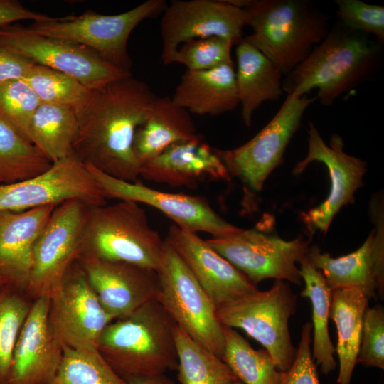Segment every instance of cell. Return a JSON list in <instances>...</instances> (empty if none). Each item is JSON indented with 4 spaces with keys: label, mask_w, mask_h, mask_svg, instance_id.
I'll list each match as a JSON object with an SVG mask.
<instances>
[{
    "label": "cell",
    "mask_w": 384,
    "mask_h": 384,
    "mask_svg": "<svg viewBox=\"0 0 384 384\" xmlns=\"http://www.w3.org/2000/svg\"><path fill=\"white\" fill-rule=\"evenodd\" d=\"M156 96L132 75L91 90L76 114L73 155L112 177L137 181L140 164L133 149L135 132L148 117Z\"/></svg>",
    "instance_id": "1"
},
{
    "label": "cell",
    "mask_w": 384,
    "mask_h": 384,
    "mask_svg": "<svg viewBox=\"0 0 384 384\" xmlns=\"http://www.w3.org/2000/svg\"><path fill=\"white\" fill-rule=\"evenodd\" d=\"M338 22L309 56L282 81L287 95H306L331 106L343 94L374 77L381 65L382 43Z\"/></svg>",
    "instance_id": "2"
},
{
    "label": "cell",
    "mask_w": 384,
    "mask_h": 384,
    "mask_svg": "<svg viewBox=\"0 0 384 384\" xmlns=\"http://www.w3.org/2000/svg\"><path fill=\"white\" fill-rule=\"evenodd\" d=\"M175 323L153 299L129 315L110 322L97 350L123 378L154 376L177 369Z\"/></svg>",
    "instance_id": "3"
},
{
    "label": "cell",
    "mask_w": 384,
    "mask_h": 384,
    "mask_svg": "<svg viewBox=\"0 0 384 384\" xmlns=\"http://www.w3.org/2000/svg\"><path fill=\"white\" fill-rule=\"evenodd\" d=\"M252 33L243 40L289 75L329 31L328 18L309 0H252Z\"/></svg>",
    "instance_id": "4"
},
{
    "label": "cell",
    "mask_w": 384,
    "mask_h": 384,
    "mask_svg": "<svg viewBox=\"0 0 384 384\" xmlns=\"http://www.w3.org/2000/svg\"><path fill=\"white\" fill-rule=\"evenodd\" d=\"M164 244L139 203L121 201L88 206L78 258L124 262L157 270Z\"/></svg>",
    "instance_id": "5"
},
{
    "label": "cell",
    "mask_w": 384,
    "mask_h": 384,
    "mask_svg": "<svg viewBox=\"0 0 384 384\" xmlns=\"http://www.w3.org/2000/svg\"><path fill=\"white\" fill-rule=\"evenodd\" d=\"M297 295L289 282L275 280L270 289L257 291L217 308L223 326L238 328L258 341L270 354L279 370L292 364L296 352L292 342L289 320L297 309Z\"/></svg>",
    "instance_id": "6"
},
{
    "label": "cell",
    "mask_w": 384,
    "mask_h": 384,
    "mask_svg": "<svg viewBox=\"0 0 384 384\" xmlns=\"http://www.w3.org/2000/svg\"><path fill=\"white\" fill-rule=\"evenodd\" d=\"M156 271L159 287L156 300L176 326L221 358L225 337L223 325L217 317V308L182 258L166 240Z\"/></svg>",
    "instance_id": "7"
},
{
    "label": "cell",
    "mask_w": 384,
    "mask_h": 384,
    "mask_svg": "<svg viewBox=\"0 0 384 384\" xmlns=\"http://www.w3.org/2000/svg\"><path fill=\"white\" fill-rule=\"evenodd\" d=\"M166 6L164 0H147L119 14L103 15L87 11L78 16L33 22L28 28L39 35L83 46L117 67L129 71L132 63L127 41L131 33L144 20L162 14Z\"/></svg>",
    "instance_id": "8"
},
{
    "label": "cell",
    "mask_w": 384,
    "mask_h": 384,
    "mask_svg": "<svg viewBox=\"0 0 384 384\" xmlns=\"http://www.w3.org/2000/svg\"><path fill=\"white\" fill-rule=\"evenodd\" d=\"M206 242L256 286L266 279L302 284L297 263L306 256L310 248V240L302 235L284 240L256 228H239Z\"/></svg>",
    "instance_id": "9"
},
{
    "label": "cell",
    "mask_w": 384,
    "mask_h": 384,
    "mask_svg": "<svg viewBox=\"0 0 384 384\" xmlns=\"http://www.w3.org/2000/svg\"><path fill=\"white\" fill-rule=\"evenodd\" d=\"M316 100V96L287 95L276 114L247 143L233 149L215 148L231 178L261 191L270 174L284 161L286 148L306 109Z\"/></svg>",
    "instance_id": "10"
},
{
    "label": "cell",
    "mask_w": 384,
    "mask_h": 384,
    "mask_svg": "<svg viewBox=\"0 0 384 384\" xmlns=\"http://www.w3.org/2000/svg\"><path fill=\"white\" fill-rule=\"evenodd\" d=\"M88 206L80 200L71 199L55 208L33 246L25 292L28 297L33 300L50 298L59 289L68 269L77 260Z\"/></svg>",
    "instance_id": "11"
},
{
    "label": "cell",
    "mask_w": 384,
    "mask_h": 384,
    "mask_svg": "<svg viewBox=\"0 0 384 384\" xmlns=\"http://www.w3.org/2000/svg\"><path fill=\"white\" fill-rule=\"evenodd\" d=\"M0 46L65 73L90 90L132 75L83 46L39 35L28 27L11 24L0 28Z\"/></svg>",
    "instance_id": "12"
},
{
    "label": "cell",
    "mask_w": 384,
    "mask_h": 384,
    "mask_svg": "<svg viewBox=\"0 0 384 384\" xmlns=\"http://www.w3.org/2000/svg\"><path fill=\"white\" fill-rule=\"evenodd\" d=\"M250 23L247 9L225 0H173L161 20V60L164 65L171 64L178 47L191 39L218 36L238 45Z\"/></svg>",
    "instance_id": "13"
},
{
    "label": "cell",
    "mask_w": 384,
    "mask_h": 384,
    "mask_svg": "<svg viewBox=\"0 0 384 384\" xmlns=\"http://www.w3.org/2000/svg\"><path fill=\"white\" fill-rule=\"evenodd\" d=\"M112 321L75 260L50 297L48 321L53 335L63 347L97 349L102 331Z\"/></svg>",
    "instance_id": "14"
},
{
    "label": "cell",
    "mask_w": 384,
    "mask_h": 384,
    "mask_svg": "<svg viewBox=\"0 0 384 384\" xmlns=\"http://www.w3.org/2000/svg\"><path fill=\"white\" fill-rule=\"evenodd\" d=\"M71 199L89 206L107 204V198L86 166L73 155L53 163L38 176L0 183V211L21 212Z\"/></svg>",
    "instance_id": "15"
},
{
    "label": "cell",
    "mask_w": 384,
    "mask_h": 384,
    "mask_svg": "<svg viewBox=\"0 0 384 384\" xmlns=\"http://www.w3.org/2000/svg\"><path fill=\"white\" fill-rule=\"evenodd\" d=\"M308 152L293 169L299 175L313 161L323 163L331 178V188L326 199L317 207L302 213V220L309 231L326 233L334 216L344 206L354 202L356 191L363 186L367 171L366 162L343 151L344 143L337 134L325 143L313 122L308 129Z\"/></svg>",
    "instance_id": "16"
},
{
    "label": "cell",
    "mask_w": 384,
    "mask_h": 384,
    "mask_svg": "<svg viewBox=\"0 0 384 384\" xmlns=\"http://www.w3.org/2000/svg\"><path fill=\"white\" fill-rule=\"evenodd\" d=\"M85 166L107 199L149 205L161 210L178 228L196 233L205 232L218 237L239 229L220 217L203 196L156 190L138 181H125Z\"/></svg>",
    "instance_id": "17"
},
{
    "label": "cell",
    "mask_w": 384,
    "mask_h": 384,
    "mask_svg": "<svg viewBox=\"0 0 384 384\" xmlns=\"http://www.w3.org/2000/svg\"><path fill=\"white\" fill-rule=\"evenodd\" d=\"M381 205V204H380ZM371 201L373 230L356 251L338 257L321 252L317 245L310 247L306 258L324 277L331 290L363 289L371 299L384 296V230L383 207Z\"/></svg>",
    "instance_id": "18"
},
{
    "label": "cell",
    "mask_w": 384,
    "mask_h": 384,
    "mask_svg": "<svg viewBox=\"0 0 384 384\" xmlns=\"http://www.w3.org/2000/svg\"><path fill=\"white\" fill-rule=\"evenodd\" d=\"M99 301L112 319L129 315L156 299L159 276L155 270L94 257L77 259Z\"/></svg>",
    "instance_id": "19"
},
{
    "label": "cell",
    "mask_w": 384,
    "mask_h": 384,
    "mask_svg": "<svg viewBox=\"0 0 384 384\" xmlns=\"http://www.w3.org/2000/svg\"><path fill=\"white\" fill-rule=\"evenodd\" d=\"M165 240L182 258L216 308L258 289L196 233L174 224Z\"/></svg>",
    "instance_id": "20"
},
{
    "label": "cell",
    "mask_w": 384,
    "mask_h": 384,
    "mask_svg": "<svg viewBox=\"0 0 384 384\" xmlns=\"http://www.w3.org/2000/svg\"><path fill=\"white\" fill-rule=\"evenodd\" d=\"M50 298L31 304L14 348L6 384H50L60 366L63 347L48 321Z\"/></svg>",
    "instance_id": "21"
},
{
    "label": "cell",
    "mask_w": 384,
    "mask_h": 384,
    "mask_svg": "<svg viewBox=\"0 0 384 384\" xmlns=\"http://www.w3.org/2000/svg\"><path fill=\"white\" fill-rule=\"evenodd\" d=\"M139 176L172 187L197 188L206 181H229L231 176L202 135L174 144L143 164Z\"/></svg>",
    "instance_id": "22"
},
{
    "label": "cell",
    "mask_w": 384,
    "mask_h": 384,
    "mask_svg": "<svg viewBox=\"0 0 384 384\" xmlns=\"http://www.w3.org/2000/svg\"><path fill=\"white\" fill-rule=\"evenodd\" d=\"M57 206L0 211V275L8 285L25 293L34 244Z\"/></svg>",
    "instance_id": "23"
},
{
    "label": "cell",
    "mask_w": 384,
    "mask_h": 384,
    "mask_svg": "<svg viewBox=\"0 0 384 384\" xmlns=\"http://www.w3.org/2000/svg\"><path fill=\"white\" fill-rule=\"evenodd\" d=\"M171 100L198 115L218 116L233 110L240 104L233 61L210 70H186Z\"/></svg>",
    "instance_id": "24"
},
{
    "label": "cell",
    "mask_w": 384,
    "mask_h": 384,
    "mask_svg": "<svg viewBox=\"0 0 384 384\" xmlns=\"http://www.w3.org/2000/svg\"><path fill=\"white\" fill-rule=\"evenodd\" d=\"M235 82L244 124L250 127L254 112L265 101L282 95V73L262 53L243 39L236 47Z\"/></svg>",
    "instance_id": "25"
},
{
    "label": "cell",
    "mask_w": 384,
    "mask_h": 384,
    "mask_svg": "<svg viewBox=\"0 0 384 384\" xmlns=\"http://www.w3.org/2000/svg\"><path fill=\"white\" fill-rule=\"evenodd\" d=\"M196 126L185 109L171 97H156L153 107L134 135L133 149L141 166L170 146L198 137Z\"/></svg>",
    "instance_id": "26"
},
{
    "label": "cell",
    "mask_w": 384,
    "mask_h": 384,
    "mask_svg": "<svg viewBox=\"0 0 384 384\" xmlns=\"http://www.w3.org/2000/svg\"><path fill=\"white\" fill-rule=\"evenodd\" d=\"M370 299L361 288L332 290L330 319L338 334L335 348L339 361L338 384H350L361 346L363 314Z\"/></svg>",
    "instance_id": "27"
},
{
    "label": "cell",
    "mask_w": 384,
    "mask_h": 384,
    "mask_svg": "<svg viewBox=\"0 0 384 384\" xmlns=\"http://www.w3.org/2000/svg\"><path fill=\"white\" fill-rule=\"evenodd\" d=\"M300 275L305 284L301 291L302 297L308 298L312 306V358L321 372L328 375L333 371L336 363V348L329 333V320L331 304L332 290L321 272L305 257L299 263Z\"/></svg>",
    "instance_id": "28"
},
{
    "label": "cell",
    "mask_w": 384,
    "mask_h": 384,
    "mask_svg": "<svg viewBox=\"0 0 384 384\" xmlns=\"http://www.w3.org/2000/svg\"><path fill=\"white\" fill-rule=\"evenodd\" d=\"M78 127L74 110L41 103L31 120L30 140L55 163L73 155Z\"/></svg>",
    "instance_id": "29"
},
{
    "label": "cell",
    "mask_w": 384,
    "mask_h": 384,
    "mask_svg": "<svg viewBox=\"0 0 384 384\" xmlns=\"http://www.w3.org/2000/svg\"><path fill=\"white\" fill-rule=\"evenodd\" d=\"M174 336L180 384H232L236 377L217 355L175 324Z\"/></svg>",
    "instance_id": "30"
},
{
    "label": "cell",
    "mask_w": 384,
    "mask_h": 384,
    "mask_svg": "<svg viewBox=\"0 0 384 384\" xmlns=\"http://www.w3.org/2000/svg\"><path fill=\"white\" fill-rule=\"evenodd\" d=\"M225 348L221 359L244 384H280L282 372L265 349L255 350L233 328L223 326Z\"/></svg>",
    "instance_id": "31"
},
{
    "label": "cell",
    "mask_w": 384,
    "mask_h": 384,
    "mask_svg": "<svg viewBox=\"0 0 384 384\" xmlns=\"http://www.w3.org/2000/svg\"><path fill=\"white\" fill-rule=\"evenodd\" d=\"M52 165L37 146L0 119V183L32 178Z\"/></svg>",
    "instance_id": "32"
},
{
    "label": "cell",
    "mask_w": 384,
    "mask_h": 384,
    "mask_svg": "<svg viewBox=\"0 0 384 384\" xmlns=\"http://www.w3.org/2000/svg\"><path fill=\"white\" fill-rule=\"evenodd\" d=\"M50 384H127L97 349L63 347L62 360Z\"/></svg>",
    "instance_id": "33"
},
{
    "label": "cell",
    "mask_w": 384,
    "mask_h": 384,
    "mask_svg": "<svg viewBox=\"0 0 384 384\" xmlns=\"http://www.w3.org/2000/svg\"><path fill=\"white\" fill-rule=\"evenodd\" d=\"M23 80L41 103L67 107L75 112L85 105L91 92L75 78L38 64L33 66Z\"/></svg>",
    "instance_id": "34"
},
{
    "label": "cell",
    "mask_w": 384,
    "mask_h": 384,
    "mask_svg": "<svg viewBox=\"0 0 384 384\" xmlns=\"http://www.w3.org/2000/svg\"><path fill=\"white\" fill-rule=\"evenodd\" d=\"M22 292L6 284L0 290V384H6L16 343L31 304Z\"/></svg>",
    "instance_id": "35"
},
{
    "label": "cell",
    "mask_w": 384,
    "mask_h": 384,
    "mask_svg": "<svg viewBox=\"0 0 384 384\" xmlns=\"http://www.w3.org/2000/svg\"><path fill=\"white\" fill-rule=\"evenodd\" d=\"M40 104L23 79L0 85V119L29 142L31 120Z\"/></svg>",
    "instance_id": "36"
},
{
    "label": "cell",
    "mask_w": 384,
    "mask_h": 384,
    "mask_svg": "<svg viewBox=\"0 0 384 384\" xmlns=\"http://www.w3.org/2000/svg\"><path fill=\"white\" fill-rule=\"evenodd\" d=\"M233 43L224 38L211 36L188 40L175 53L171 63H180L188 70H210L232 62Z\"/></svg>",
    "instance_id": "37"
},
{
    "label": "cell",
    "mask_w": 384,
    "mask_h": 384,
    "mask_svg": "<svg viewBox=\"0 0 384 384\" xmlns=\"http://www.w3.org/2000/svg\"><path fill=\"white\" fill-rule=\"evenodd\" d=\"M338 22L384 41V7L360 0H336Z\"/></svg>",
    "instance_id": "38"
},
{
    "label": "cell",
    "mask_w": 384,
    "mask_h": 384,
    "mask_svg": "<svg viewBox=\"0 0 384 384\" xmlns=\"http://www.w3.org/2000/svg\"><path fill=\"white\" fill-rule=\"evenodd\" d=\"M357 363L384 369V309L367 306L363 319L361 346Z\"/></svg>",
    "instance_id": "39"
},
{
    "label": "cell",
    "mask_w": 384,
    "mask_h": 384,
    "mask_svg": "<svg viewBox=\"0 0 384 384\" xmlns=\"http://www.w3.org/2000/svg\"><path fill=\"white\" fill-rule=\"evenodd\" d=\"M311 341L312 325L306 322L302 328L294 360L289 368L282 372L280 384H321L317 366L312 358Z\"/></svg>",
    "instance_id": "40"
},
{
    "label": "cell",
    "mask_w": 384,
    "mask_h": 384,
    "mask_svg": "<svg viewBox=\"0 0 384 384\" xmlns=\"http://www.w3.org/2000/svg\"><path fill=\"white\" fill-rule=\"evenodd\" d=\"M35 64L26 56L0 46V85L24 79Z\"/></svg>",
    "instance_id": "41"
},
{
    "label": "cell",
    "mask_w": 384,
    "mask_h": 384,
    "mask_svg": "<svg viewBox=\"0 0 384 384\" xmlns=\"http://www.w3.org/2000/svg\"><path fill=\"white\" fill-rule=\"evenodd\" d=\"M52 18L46 14L31 11L18 1L0 0V28L22 20L42 22Z\"/></svg>",
    "instance_id": "42"
},
{
    "label": "cell",
    "mask_w": 384,
    "mask_h": 384,
    "mask_svg": "<svg viewBox=\"0 0 384 384\" xmlns=\"http://www.w3.org/2000/svg\"><path fill=\"white\" fill-rule=\"evenodd\" d=\"M124 379L127 384H176L164 374L154 376H131Z\"/></svg>",
    "instance_id": "43"
},
{
    "label": "cell",
    "mask_w": 384,
    "mask_h": 384,
    "mask_svg": "<svg viewBox=\"0 0 384 384\" xmlns=\"http://www.w3.org/2000/svg\"><path fill=\"white\" fill-rule=\"evenodd\" d=\"M7 284L4 278L0 275V290Z\"/></svg>",
    "instance_id": "44"
},
{
    "label": "cell",
    "mask_w": 384,
    "mask_h": 384,
    "mask_svg": "<svg viewBox=\"0 0 384 384\" xmlns=\"http://www.w3.org/2000/svg\"><path fill=\"white\" fill-rule=\"evenodd\" d=\"M232 384H244L242 383L240 380H238L237 378L234 380Z\"/></svg>",
    "instance_id": "45"
}]
</instances>
